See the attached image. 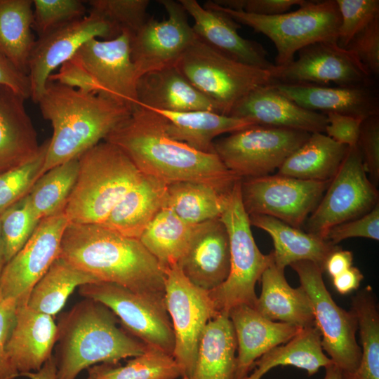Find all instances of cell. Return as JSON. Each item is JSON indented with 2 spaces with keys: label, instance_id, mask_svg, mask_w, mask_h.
Wrapping results in <instances>:
<instances>
[{
  "label": "cell",
  "instance_id": "obj_1",
  "mask_svg": "<svg viewBox=\"0 0 379 379\" xmlns=\"http://www.w3.org/2000/svg\"><path fill=\"white\" fill-rule=\"evenodd\" d=\"M122 150L145 175L166 184L194 181L228 192L240 178L232 173L216 154L197 151L170 138L164 117L139 105L105 139Z\"/></svg>",
  "mask_w": 379,
  "mask_h": 379
},
{
  "label": "cell",
  "instance_id": "obj_2",
  "mask_svg": "<svg viewBox=\"0 0 379 379\" xmlns=\"http://www.w3.org/2000/svg\"><path fill=\"white\" fill-rule=\"evenodd\" d=\"M58 258L99 281L164 302L165 270L140 239L98 224L68 223Z\"/></svg>",
  "mask_w": 379,
  "mask_h": 379
},
{
  "label": "cell",
  "instance_id": "obj_3",
  "mask_svg": "<svg viewBox=\"0 0 379 379\" xmlns=\"http://www.w3.org/2000/svg\"><path fill=\"white\" fill-rule=\"evenodd\" d=\"M37 104L53 128L42 174L79 158L105 140L132 112L101 94L85 93L51 81Z\"/></svg>",
  "mask_w": 379,
  "mask_h": 379
},
{
  "label": "cell",
  "instance_id": "obj_4",
  "mask_svg": "<svg viewBox=\"0 0 379 379\" xmlns=\"http://www.w3.org/2000/svg\"><path fill=\"white\" fill-rule=\"evenodd\" d=\"M116 315L105 305L85 298L63 312L57 324V379H76L99 363L119 364L142 354L147 345L117 326Z\"/></svg>",
  "mask_w": 379,
  "mask_h": 379
},
{
  "label": "cell",
  "instance_id": "obj_5",
  "mask_svg": "<svg viewBox=\"0 0 379 379\" xmlns=\"http://www.w3.org/2000/svg\"><path fill=\"white\" fill-rule=\"evenodd\" d=\"M77 178L64 213L69 223L101 224L142 178L126 154L100 142L79 158Z\"/></svg>",
  "mask_w": 379,
  "mask_h": 379
},
{
  "label": "cell",
  "instance_id": "obj_6",
  "mask_svg": "<svg viewBox=\"0 0 379 379\" xmlns=\"http://www.w3.org/2000/svg\"><path fill=\"white\" fill-rule=\"evenodd\" d=\"M227 230L230 251V270L224 283L208 293L219 314L246 305L255 308L256 282L273 262L272 252L263 254L251 232L249 215L241 196V180L234 185L220 217Z\"/></svg>",
  "mask_w": 379,
  "mask_h": 379
},
{
  "label": "cell",
  "instance_id": "obj_7",
  "mask_svg": "<svg viewBox=\"0 0 379 379\" xmlns=\"http://www.w3.org/2000/svg\"><path fill=\"white\" fill-rule=\"evenodd\" d=\"M216 8L240 25L269 38L277 49L275 66L295 59L302 48L317 42L337 43L340 16L335 0L306 1L292 12L263 16L222 7Z\"/></svg>",
  "mask_w": 379,
  "mask_h": 379
},
{
  "label": "cell",
  "instance_id": "obj_8",
  "mask_svg": "<svg viewBox=\"0 0 379 379\" xmlns=\"http://www.w3.org/2000/svg\"><path fill=\"white\" fill-rule=\"evenodd\" d=\"M175 67L224 115L251 91L272 83L268 70L234 60L197 37Z\"/></svg>",
  "mask_w": 379,
  "mask_h": 379
},
{
  "label": "cell",
  "instance_id": "obj_9",
  "mask_svg": "<svg viewBox=\"0 0 379 379\" xmlns=\"http://www.w3.org/2000/svg\"><path fill=\"white\" fill-rule=\"evenodd\" d=\"M290 128L253 125L214 141L215 153L240 179L271 175L310 136Z\"/></svg>",
  "mask_w": 379,
  "mask_h": 379
},
{
  "label": "cell",
  "instance_id": "obj_10",
  "mask_svg": "<svg viewBox=\"0 0 379 379\" xmlns=\"http://www.w3.org/2000/svg\"><path fill=\"white\" fill-rule=\"evenodd\" d=\"M290 266L297 273L300 286L312 302L323 350L342 372L354 371L361 354L356 339L358 323L355 314L335 303L324 284L323 270L318 265L303 260Z\"/></svg>",
  "mask_w": 379,
  "mask_h": 379
},
{
  "label": "cell",
  "instance_id": "obj_11",
  "mask_svg": "<svg viewBox=\"0 0 379 379\" xmlns=\"http://www.w3.org/2000/svg\"><path fill=\"white\" fill-rule=\"evenodd\" d=\"M165 274L164 302L175 336L173 357L182 379H189L206 324L219 313L208 291L191 283L178 265L165 269Z\"/></svg>",
  "mask_w": 379,
  "mask_h": 379
},
{
  "label": "cell",
  "instance_id": "obj_12",
  "mask_svg": "<svg viewBox=\"0 0 379 379\" xmlns=\"http://www.w3.org/2000/svg\"><path fill=\"white\" fill-rule=\"evenodd\" d=\"M378 203L379 192L365 171L357 145L350 147L319 203L306 220V230L325 239L331 228L364 215Z\"/></svg>",
  "mask_w": 379,
  "mask_h": 379
},
{
  "label": "cell",
  "instance_id": "obj_13",
  "mask_svg": "<svg viewBox=\"0 0 379 379\" xmlns=\"http://www.w3.org/2000/svg\"><path fill=\"white\" fill-rule=\"evenodd\" d=\"M85 298L101 302L119 319L124 328L147 346L173 355L175 336L165 302L105 281L79 287Z\"/></svg>",
  "mask_w": 379,
  "mask_h": 379
},
{
  "label": "cell",
  "instance_id": "obj_14",
  "mask_svg": "<svg viewBox=\"0 0 379 379\" xmlns=\"http://www.w3.org/2000/svg\"><path fill=\"white\" fill-rule=\"evenodd\" d=\"M330 182L278 174L241 179V200L248 215H267L300 228L319 203Z\"/></svg>",
  "mask_w": 379,
  "mask_h": 379
},
{
  "label": "cell",
  "instance_id": "obj_15",
  "mask_svg": "<svg viewBox=\"0 0 379 379\" xmlns=\"http://www.w3.org/2000/svg\"><path fill=\"white\" fill-rule=\"evenodd\" d=\"M168 18L158 20L149 16L131 38V60L138 79L149 72L173 67L196 39L188 14L179 1L158 0Z\"/></svg>",
  "mask_w": 379,
  "mask_h": 379
},
{
  "label": "cell",
  "instance_id": "obj_16",
  "mask_svg": "<svg viewBox=\"0 0 379 379\" xmlns=\"http://www.w3.org/2000/svg\"><path fill=\"white\" fill-rule=\"evenodd\" d=\"M284 66L268 70L272 83L350 86L372 85V77L357 57L337 43L317 42L298 52Z\"/></svg>",
  "mask_w": 379,
  "mask_h": 379
},
{
  "label": "cell",
  "instance_id": "obj_17",
  "mask_svg": "<svg viewBox=\"0 0 379 379\" xmlns=\"http://www.w3.org/2000/svg\"><path fill=\"white\" fill-rule=\"evenodd\" d=\"M68 223L64 213L41 220L29 240L5 265L0 275V300L27 304L34 285L58 258Z\"/></svg>",
  "mask_w": 379,
  "mask_h": 379
},
{
  "label": "cell",
  "instance_id": "obj_18",
  "mask_svg": "<svg viewBox=\"0 0 379 379\" xmlns=\"http://www.w3.org/2000/svg\"><path fill=\"white\" fill-rule=\"evenodd\" d=\"M120 34L105 20L88 13L73 21L38 37L28 65L30 98L37 103L48 77L53 71L69 61L91 39L109 40Z\"/></svg>",
  "mask_w": 379,
  "mask_h": 379
},
{
  "label": "cell",
  "instance_id": "obj_19",
  "mask_svg": "<svg viewBox=\"0 0 379 379\" xmlns=\"http://www.w3.org/2000/svg\"><path fill=\"white\" fill-rule=\"evenodd\" d=\"M131 36L122 33L109 40L91 39L71 60L81 65L100 88V94L131 111L139 106L138 77L131 58Z\"/></svg>",
  "mask_w": 379,
  "mask_h": 379
},
{
  "label": "cell",
  "instance_id": "obj_20",
  "mask_svg": "<svg viewBox=\"0 0 379 379\" xmlns=\"http://www.w3.org/2000/svg\"><path fill=\"white\" fill-rule=\"evenodd\" d=\"M194 20L196 36L226 56L248 65L269 70L273 65L267 52L259 43L243 38L241 25L219 10L212 1L201 6L197 0H179Z\"/></svg>",
  "mask_w": 379,
  "mask_h": 379
},
{
  "label": "cell",
  "instance_id": "obj_21",
  "mask_svg": "<svg viewBox=\"0 0 379 379\" xmlns=\"http://www.w3.org/2000/svg\"><path fill=\"white\" fill-rule=\"evenodd\" d=\"M177 265L191 283L204 291H211L225 281L230 270V241L220 218L197 225Z\"/></svg>",
  "mask_w": 379,
  "mask_h": 379
},
{
  "label": "cell",
  "instance_id": "obj_22",
  "mask_svg": "<svg viewBox=\"0 0 379 379\" xmlns=\"http://www.w3.org/2000/svg\"><path fill=\"white\" fill-rule=\"evenodd\" d=\"M229 116L248 119L257 125L324 133L325 114L300 107L278 92L272 85L258 87L240 100Z\"/></svg>",
  "mask_w": 379,
  "mask_h": 379
},
{
  "label": "cell",
  "instance_id": "obj_23",
  "mask_svg": "<svg viewBox=\"0 0 379 379\" xmlns=\"http://www.w3.org/2000/svg\"><path fill=\"white\" fill-rule=\"evenodd\" d=\"M237 344L235 379H244L255 362L270 350L291 340L301 329L298 326L271 321L257 310L239 305L229 310Z\"/></svg>",
  "mask_w": 379,
  "mask_h": 379
},
{
  "label": "cell",
  "instance_id": "obj_24",
  "mask_svg": "<svg viewBox=\"0 0 379 379\" xmlns=\"http://www.w3.org/2000/svg\"><path fill=\"white\" fill-rule=\"evenodd\" d=\"M271 84L283 95L313 112L339 113L363 120L379 114L378 97L372 85Z\"/></svg>",
  "mask_w": 379,
  "mask_h": 379
},
{
  "label": "cell",
  "instance_id": "obj_25",
  "mask_svg": "<svg viewBox=\"0 0 379 379\" xmlns=\"http://www.w3.org/2000/svg\"><path fill=\"white\" fill-rule=\"evenodd\" d=\"M58 330L51 316L18 305L6 352L20 375L39 371L52 356Z\"/></svg>",
  "mask_w": 379,
  "mask_h": 379
},
{
  "label": "cell",
  "instance_id": "obj_26",
  "mask_svg": "<svg viewBox=\"0 0 379 379\" xmlns=\"http://www.w3.org/2000/svg\"><path fill=\"white\" fill-rule=\"evenodd\" d=\"M139 105L158 111H211L215 105L173 67L149 72L137 81Z\"/></svg>",
  "mask_w": 379,
  "mask_h": 379
},
{
  "label": "cell",
  "instance_id": "obj_27",
  "mask_svg": "<svg viewBox=\"0 0 379 379\" xmlns=\"http://www.w3.org/2000/svg\"><path fill=\"white\" fill-rule=\"evenodd\" d=\"M26 98L0 86V172L19 166L38 152L37 133L27 114Z\"/></svg>",
  "mask_w": 379,
  "mask_h": 379
},
{
  "label": "cell",
  "instance_id": "obj_28",
  "mask_svg": "<svg viewBox=\"0 0 379 379\" xmlns=\"http://www.w3.org/2000/svg\"><path fill=\"white\" fill-rule=\"evenodd\" d=\"M261 293L255 309L265 318L289 324L301 328L315 326L312 302L300 286L291 287L284 276V270L274 262L262 273Z\"/></svg>",
  "mask_w": 379,
  "mask_h": 379
},
{
  "label": "cell",
  "instance_id": "obj_29",
  "mask_svg": "<svg viewBox=\"0 0 379 379\" xmlns=\"http://www.w3.org/2000/svg\"><path fill=\"white\" fill-rule=\"evenodd\" d=\"M167 186L156 178L143 175L100 225L123 236L139 239L149 223L166 207Z\"/></svg>",
  "mask_w": 379,
  "mask_h": 379
},
{
  "label": "cell",
  "instance_id": "obj_30",
  "mask_svg": "<svg viewBox=\"0 0 379 379\" xmlns=\"http://www.w3.org/2000/svg\"><path fill=\"white\" fill-rule=\"evenodd\" d=\"M249 219L251 226L265 231L271 237L274 264L281 269L295 262L307 260L323 270L326 259L338 248L321 237L270 216L251 215Z\"/></svg>",
  "mask_w": 379,
  "mask_h": 379
},
{
  "label": "cell",
  "instance_id": "obj_31",
  "mask_svg": "<svg viewBox=\"0 0 379 379\" xmlns=\"http://www.w3.org/2000/svg\"><path fill=\"white\" fill-rule=\"evenodd\" d=\"M154 111L164 117L165 130L170 138L206 154H215L214 139L217 136L257 125L248 119L211 111Z\"/></svg>",
  "mask_w": 379,
  "mask_h": 379
},
{
  "label": "cell",
  "instance_id": "obj_32",
  "mask_svg": "<svg viewBox=\"0 0 379 379\" xmlns=\"http://www.w3.org/2000/svg\"><path fill=\"white\" fill-rule=\"evenodd\" d=\"M237 348L232 321L220 313L206 324L189 379H235Z\"/></svg>",
  "mask_w": 379,
  "mask_h": 379
},
{
  "label": "cell",
  "instance_id": "obj_33",
  "mask_svg": "<svg viewBox=\"0 0 379 379\" xmlns=\"http://www.w3.org/2000/svg\"><path fill=\"white\" fill-rule=\"evenodd\" d=\"M348 147L324 133H311L307 140L286 159L277 174L305 180L331 181Z\"/></svg>",
  "mask_w": 379,
  "mask_h": 379
},
{
  "label": "cell",
  "instance_id": "obj_34",
  "mask_svg": "<svg viewBox=\"0 0 379 379\" xmlns=\"http://www.w3.org/2000/svg\"><path fill=\"white\" fill-rule=\"evenodd\" d=\"M333 361L326 356L316 326L302 328L291 340L277 346L261 356L254 364V370L244 379H261L272 368L292 366L307 371L309 376L326 368Z\"/></svg>",
  "mask_w": 379,
  "mask_h": 379
},
{
  "label": "cell",
  "instance_id": "obj_35",
  "mask_svg": "<svg viewBox=\"0 0 379 379\" xmlns=\"http://www.w3.org/2000/svg\"><path fill=\"white\" fill-rule=\"evenodd\" d=\"M32 0H0V53L28 76L35 44Z\"/></svg>",
  "mask_w": 379,
  "mask_h": 379
},
{
  "label": "cell",
  "instance_id": "obj_36",
  "mask_svg": "<svg viewBox=\"0 0 379 379\" xmlns=\"http://www.w3.org/2000/svg\"><path fill=\"white\" fill-rule=\"evenodd\" d=\"M198 224L163 208L142 233L140 241L165 269L177 265L186 252Z\"/></svg>",
  "mask_w": 379,
  "mask_h": 379
},
{
  "label": "cell",
  "instance_id": "obj_37",
  "mask_svg": "<svg viewBox=\"0 0 379 379\" xmlns=\"http://www.w3.org/2000/svg\"><path fill=\"white\" fill-rule=\"evenodd\" d=\"M99 281L58 257L32 289L27 305L31 309L55 316L77 287Z\"/></svg>",
  "mask_w": 379,
  "mask_h": 379
},
{
  "label": "cell",
  "instance_id": "obj_38",
  "mask_svg": "<svg viewBox=\"0 0 379 379\" xmlns=\"http://www.w3.org/2000/svg\"><path fill=\"white\" fill-rule=\"evenodd\" d=\"M231 190L222 192L200 182L171 183L167 186L166 207L183 220L199 224L220 217Z\"/></svg>",
  "mask_w": 379,
  "mask_h": 379
},
{
  "label": "cell",
  "instance_id": "obj_39",
  "mask_svg": "<svg viewBox=\"0 0 379 379\" xmlns=\"http://www.w3.org/2000/svg\"><path fill=\"white\" fill-rule=\"evenodd\" d=\"M351 310L357 319L361 354L357 368L342 372L343 379H379V312L370 286L352 298Z\"/></svg>",
  "mask_w": 379,
  "mask_h": 379
},
{
  "label": "cell",
  "instance_id": "obj_40",
  "mask_svg": "<svg viewBox=\"0 0 379 379\" xmlns=\"http://www.w3.org/2000/svg\"><path fill=\"white\" fill-rule=\"evenodd\" d=\"M124 366L119 364L94 365L88 368L93 379H177L181 369L173 355L147 345L140 355L132 357Z\"/></svg>",
  "mask_w": 379,
  "mask_h": 379
},
{
  "label": "cell",
  "instance_id": "obj_41",
  "mask_svg": "<svg viewBox=\"0 0 379 379\" xmlns=\"http://www.w3.org/2000/svg\"><path fill=\"white\" fill-rule=\"evenodd\" d=\"M79 168V158L74 159L49 169L35 182L28 195L41 220L64 213Z\"/></svg>",
  "mask_w": 379,
  "mask_h": 379
},
{
  "label": "cell",
  "instance_id": "obj_42",
  "mask_svg": "<svg viewBox=\"0 0 379 379\" xmlns=\"http://www.w3.org/2000/svg\"><path fill=\"white\" fill-rule=\"evenodd\" d=\"M28 194L0 215L6 264L23 247L41 221L32 206Z\"/></svg>",
  "mask_w": 379,
  "mask_h": 379
},
{
  "label": "cell",
  "instance_id": "obj_43",
  "mask_svg": "<svg viewBox=\"0 0 379 379\" xmlns=\"http://www.w3.org/2000/svg\"><path fill=\"white\" fill-rule=\"evenodd\" d=\"M49 139L40 145L38 152L29 161L0 172V215L27 196L42 175Z\"/></svg>",
  "mask_w": 379,
  "mask_h": 379
},
{
  "label": "cell",
  "instance_id": "obj_44",
  "mask_svg": "<svg viewBox=\"0 0 379 379\" xmlns=\"http://www.w3.org/2000/svg\"><path fill=\"white\" fill-rule=\"evenodd\" d=\"M88 13L107 21L121 34L133 37L149 16V0H90Z\"/></svg>",
  "mask_w": 379,
  "mask_h": 379
},
{
  "label": "cell",
  "instance_id": "obj_45",
  "mask_svg": "<svg viewBox=\"0 0 379 379\" xmlns=\"http://www.w3.org/2000/svg\"><path fill=\"white\" fill-rule=\"evenodd\" d=\"M32 28L42 36L88 14L81 0H32Z\"/></svg>",
  "mask_w": 379,
  "mask_h": 379
},
{
  "label": "cell",
  "instance_id": "obj_46",
  "mask_svg": "<svg viewBox=\"0 0 379 379\" xmlns=\"http://www.w3.org/2000/svg\"><path fill=\"white\" fill-rule=\"evenodd\" d=\"M340 23L338 45L345 48L353 37L379 17L378 0H335Z\"/></svg>",
  "mask_w": 379,
  "mask_h": 379
},
{
  "label": "cell",
  "instance_id": "obj_47",
  "mask_svg": "<svg viewBox=\"0 0 379 379\" xmlns=\"http://www.w3.org/2000/svg\"><path fill=\"white\" fill-rule=\"evenodd\" d=\"M372 77L379 74V17L357 34L345 48Z\"/></svg>",
  "mask_w": 379,
  "mask_h": 379
},
{
  "label": "cell",
  "instance_id": "obj_48",
  "mask_svg": "<svg viewBox=\"0 0 379 379\" xmlns=\"http://www.w3.org/2000/svg\"><path fill=\"white\" fill-rule=\"evenodd\" d=\"M357 146L364 168L372 183L379 182V117L374 115L363 120Z\"/></svg>",
  "mask_w": 379,
  "mask_h": 379
},
{
  "label": "cell",
  "instance_id": "obj_49",
  "mask_svg": "<svg viewBox=\"0 0 379 379\" xmlns=\"http://www.w3.org/2000/svg\"><path fill=\"white\" fill-rule=\"evenodd\" d=\"M352 237L379 240V203L364 215L331 228L325 239L336 246L339 242Z\"/></svg>",
  "mask_w": 379,
  "mask_h": 379
},
{
  "label": "cell",
  "instance_id": "obj_50",
  "mask_svg": "<svg viewBox=\"0 0 379 379\" xmlns=\"http://www.w3.org/2000/svg\"><path fill=\"white\" fill-rule=\"evenodd\" d=\"M18 305L12 300H0V379H15L20 374L6 352V344L15 321Z\"/></svg>",
  "mask_w": 379,
  "mask_h": 379
},
{
  "label": "cell",
  "instance_id": "obj_51",
  "mask_svg": "<svg viewBox=\"0 0 379 379\" xmlns=\"http://www.w3.org/2000/svg\"><path fill=\"white\" fill-rule=\"evenodd\" d=\"M215 4L247 13L272 16L286 13L294 6H300L305 0H215Z\"/></svg>",
  "mask_w": 379,
  "mask_h": 379
},
{
  "label": "cell",
  "instance_id": "obj_52",
  "mask_svg": "<svg viewBox=\"0 0 379 379\" xmlns=\"http://www.w3.org/2000/svg\"><path fill=\"white\" fill-rule=\"evenodd\" d=\"M48 81L58 82L85 93H101L100 88L89 73L72 60L63 63L56 73L50 75Z\"/></svg>",
  "mask_w": 379,
  "mask_h": 379
},
{
  "label": "cell",
  "instance_id": "obj_53",
  "mask_svg": "<svg viewBox=\"0 0 379 379\" xmlns=\"http://www.w3.org/2000/svg\"><path fill=\"white\" fill-rule=\"evenodd\" d=\"M324 133L335 142L353 147L357 145L363 119L339 113H327Z\"/></svg>",
  "mask_w": 379,
  "mask_h": 379
},
{
  "label": "cell",
  "instance_id": "obj_54",
  "mask_svg": "<svg viewBox=\"0 0 379 379\" xmlns=\"http://www.w3.org/2000/svg\"><path fill=\"white\" fill-rule=\"evenodd\" d=\"M0 86L9 87L26 99L30 98L29 77L20 72L1 53H0Z\"/></svg>",
  "mask_w": 379,
  "mask_h": 379
},
{
  "label": "cell",
  "instance_id": "obj_55",
  "mask_svg": "<svg viewBox=\"0 0 379 379\" xmlns=\"http://www.w3.org/2000/svg\"><path fill=\"white\" fill-rule=\"evenodd\" d=\"M353 254L350 251L338 247L326 259L323 271L333 278L343 273L352 266Z\"/></svg>",
  "mask_w": 379,
  "mask_h": 379
},
{
  "label": "cell",
  "instance_id": "obj_56",
  "mask_svg": "<svg viewBox=\"0 0 379 379\" xmlns=\"http://www.w3.org/2000/svg\"><path fill=\"white\" fill-rule=\"evenodd\" d=\"M363 279L364 275L361 272L357 267L352 266L333 278V284L339 293L345 295L357 290Z\"/></svg>",
  "mask_w": 379,
  "mask_h": 379
},
{
  "label": "cell",
  "instance_id": "obj_57",
  "mask_svg": "<svg viewBox=\"0 0 379 379\" xmlns=\"http://www.w3.org/2000/svg\"><path fill=\"white\" fill-rule=\"evenodd\" d=\"M57 368L55 357L52 355L37 371L25 373L20 376L29 379H57Z\"/></svg>",
  "mask_w": 379,
  "mask_h": 379
},
{
  "label": "cell",
  "instance_id": "obj_58",
  "mask_svg": "<svg viewBox=\"0 0 379 379\" xmlns=\"http://www.w3.org/2000/svg\"><path fill=\"white\" fill-rule=\"evenodd\" d=\"M325 369L324 379H343L342 371L333 363L326 366Z\"/></svg>",
  "mask_w": 379,
  "mask_h": 379
},
{
  "label": "cell",
  "instance_id": "obj_59",
  "mask_svg": "<svg viewBox=\"0 0 379 379\" xmlns=\"http://www.w3.org/2000/svg\"><path fill=\"white\" fill-rule=\"evenodd\" d=\"M5 265H6V263H5V260H4L3 242H2V237H1V225H0V275L1 274V272H2Z\"/></svg>",
  "mask_w": 379,
  "mask_h": 379
},
{
  "label": "cell",
  "instance_id": "obj_60",
  "mask_svg": "<svg viewBox=\"0 0 379 379\" xmlns=\"http://www.w3.org/2000/svg\"><path fill=\"white\" fill-rule=\"evenodd\" d=\"M86 379H93V378H89V377H88V378H86Z\"/></svg>",
  "mask_w": 379,
  "mask_h": 379
}]
</instances>
